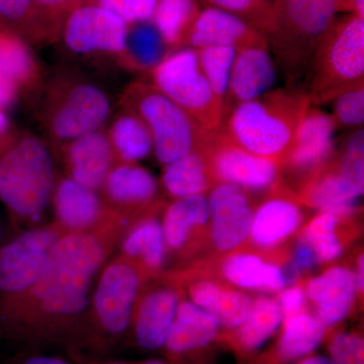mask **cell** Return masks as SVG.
<instances>
[{
    "label": "cell",
    "instance_id": "1",
    "mask_svg": "<svg viewBox=\"0 0 364 364\" xmlns=\"http://www.w3.org/2000/svg\"><path fill=\"white\" fill-rule=\"evenodd\" d=\"M130 222L121 215L97 230L64 234L39 279L0 301V331L32 342H78L87 317L91 287Z\"/></svg>",
    "mask_w": 364,
    "mask_h": 364
},
{
    "label": "cell",
    "instance_id": "2",
    "mask_svg": "<svg viewBox=\"0 0 364 364\" xmlns=\"http://www.w3.org/2000/svg\"><path fill=\"white\" fill-rule=\"evenodd\" d=\"M305 87L289 85L235 107L218 133L242 149L282 164L311 107Z\"/></svg>",
    "mask_w": 364,
    "mask_h": 364
},
{
    "label": "cell",
    "instance_id": "3",
    "mask_svg": "<svg viewBox=\"0 0 364 364\" xmlns=\"http://www.w3.org/2000/svg\"><path fill=\"white\" fill-rule=\"evenodd\" d=\"M148 279L140 268L122 256L107 261L91 294L78 343L102 351L123 339L131 330L136 301Z\"/></svg>",
    "mask_w": 364,
    "mask_h": 364
},
{
    "label": "cell",
    "instance_id": "4",
    "mask_svg": "<svg viewBox=\"0 0 364 364\" xmlns=\"http://www.w3.org/2000/svg\"><path fill=\"white\" fill-rule=\"evenodd\" d=\"M305 77L315 107L364 85V18L353 14L336 18L318 42Z\"/></svg>",
    "mask_w": 364,
    "mask_h": 364
},
{
    "label": "cell",
    "instance_id": "5",
    "mask_svg": "<svg viewBox=\"0 0 364 364\" xmlns=\"http://www.w3.org/2000/svg\"><path fill=\"white\" fill-rule=\"evenodd\" d=\"M55 182L51 152L39 136L18 133L0 152V202L16 217H40L51 202Z\"/></svg>",
    "mask_w": 364,
    "mask_h": 364
},
{
    "label": "cell",
    "instance_id": "6",
    "mask_svg": "<svg viewBox=\"0 0 364 364\" xmlns=\"http://www.w3.org/2000/svg\"><path fill=\"white\" fill-rule=\"evenodd\" d=\"M274 31L268 44L289 85L306 75L314 52L336 20L334 0H272Z\"/></svg>",
    "mask_w": 364,
    "mask_h": 364
},
{
    "label": "cell",
    "instance_id": "7",
    "mask_svg": "<svg viewBox=\"0 0 364 364\" xmlns=\"http://www.w3.org/2000/svg\"><path fill=\"white\" fill-rule=\"evenodd\" d=\"M121 105L136 112L147 124L152 136L153 152L163 165L203 149L215 134L205 130L149 81H136L129 85Z\"/></svg>",
    "mask_w": 364,
    "mask_h": 364
},
{
    "label": "cell",
    "instance_id": "8",
    "mask_svg": "<svg viewBox=\"0 0 364 364\" xmlns=\"http://www.w3.org/2000/svg\"><path fill=\"white\" fill-rule=\"evenodd\" d=\"M42 122L56 143L100 130L112 112L111 100L100 86L74 76H58L46 92Z\"/></svg>",
    "mask_w": 364,
    "mask_h": 364
},
{
    "label": "cell",
    "instance_id": "9",
    "mask_svg": "<svg viewBox=\"0 0 364 364\" xmlns=\"http://www.w3.org/2000/svg\"><path fill=\"white\" fill-rule=\"evenodd\" d=\"M149 74V82L188 112L205 130L219 131L224 111L203 74L198 50L170 52Z\"/></svg>",
    "mask_w": 364,
    "mask_h": 364
},
{
    "label": "cell",
    "instance_id": "10",
    "mask_svg": "<svg viewBox=\"0 0 364 364\" xmlns=\"http://www.w3.org/2000/svg\"><path fill=\"white\" fill-rule=\"evenodd\" d=\"M64 234L53 222L23 232L0 249V301L23 293L39 279Z\"/></svg>",
    "mask_w": 364,
    "mask_h": 364
},
{
    "label": "cell",
    "instance_id": "11",
    "mask_svg": "<svg viewBox=\"0 0 364 364\" xmlns=\"http://www.w3.org/2000/svg\"><path fill=\"white\" fill-rule=\"evenodd\" d=\"M128 31V23L117 14L97 4H83L67 14L60 35L74 54L117 60L126 46Z\"/></svg>",
    "mask_w": 364,
    "mask_h": 364
},
{
    "label": "cell",
    "instance_id": "12",
    "mask_svg": "<svg viewBox=\"0 0 364 364\" xmlns=\"http://www.w3.org/2000/svg\"><path fill=\"white\" fill-rule=\"evenodd\" d=\"M217 183L248 193H267L282 183L279 163L251 154L215 132L205 148Z\"/></svg>",
    "mask_w": 364,
    "mask_h": 364
},
{
    "label": "cell",
    "instance_id": "13",
    "mask_svg": "<svg viewBox=\"0 0 364 364\" xmlns=\"http://www.w3.org/2000/svg\"><path fill=\"white\" fill-rule=\"evenodd\" d=\"M336 129L331 114L311 105L299 127L296 142L280 164V168L298 177L299 186L317 176L335 156Z\"/></svg>",
    "mask_w": 364,
    "mask_h": 364
},
{
    "label": "cell",
    "instance_id": "14",
    "mask_svg": "<svg viewBox=\"0 0 364 364\" xmlns=\"http://www.w3.org/2000/svg\"><path fill=\"white\" fill-rule=\"evenodd\" d=\"M98 193L109 210L130 223L164 207L156 179L138 163H117Z\"/></svg>",
    "mask_w": 364,
    "mask_h": 364
},
{
    "label": "cell",
    "instance_id": "15",
    "mask_svg": "<svg viewBox=\"0 0 364 364\" xmlns=\"http://www.w3.org/2000/svg\"><path fill=\"white\" fill-rule=\"evenodd\" d=\"M181 301V291L174 280H165L153 286L145 282L131 325L141 348L157 350L165 346Z\"/></svg>",
    "mask_w": 364,
    "mask_h": 364
},
{
    "label": "cell",
    "instance_id": "16",
    "mask_svg": "<svg viewBox=\"0 0 364 364\" xmlns=\"http://www.w3.org/2000/svg\"><path fill=\"white\" fill-rule=\"evenodd\" d=\"M250 195L238 186L222 182L210 189L208 223L217 250L229 252L248 238L255 214Z\"/></svg>",
    "mask_w": 364,
    "mask_h": 364
},
{
    "label": "cell",
    "instance_id": "17",
    "mask_svg": "<svg viewBox=\"0 0 364 364\" xmlns=\"http://www.w3.org/2000/svg\"><path fill=\"white\" fill-rule=\"evenodd\" d=\"M41 80L42 69L28 41L0 25V109L13 107Z\"/></svg>",
    "mask_w": 364,
    "mask_h": 364
},
{
    "label": "cell",
    "instance_id": "18",
    "mask_svg": "<svg viewBox=\"0 0 364 364\" xmlns=\"http://www.w3.org/2000/svg\"><path fill=\"white\" fill-rule=\"evenodd\" d=\"M51 202L55 223L65 234L93 231L119 215L109 210L100 193L68 176L56 179Z\"/></svg>",
    "mask_w": 364,
    "mask_h": 364
},
{
    "label": "cell",
    "instance_id": "19",
    "mask_svg": "<svg viewBox=\"0 0 364 364\" xmlns=\"http://www.w3.org/2000/svg\"><path fill=\"white\" fill-rule=\"evenodd\" d=\"M277 81V66L268 41L237 50L225 117L237 105L262 97Z\"/></svg>",
    "mask_w": 364,
    "mask_h": 364
},
{
    "label": "cell",
    "instance_id": "20",
    "mask_svg": "<svg viewBox=\"0 0 364 364\" xmlns=\"http://www.w3.org/2000/svg\"><path fill=\"white\" fill-rule=\"evenodd\" d=\"M67 176L74 181L100 191L114 165L119 163L107 132H91L62 146Z\"/></svg>",
    "mask_w": 364,
    "mask_h": 364
},
{
    "label": "cell",
    "instance_id": "21",
    "mask_svg": "<svg viewBox=\"0 0 364 364\" xmlns=\"http://www.w3.org/2000/svg\"><path fill=\"white\" fill-rule=\"evenodd\" d=\"M254 214L250 237L254 245L262 249L277 247L299 229L303 223V208L298 196L279 184Z\"/></svg>",
    "mask_w": 364,
    "mask_h": 364
},
{
    "label": "cell",
    "instance_id": "22",
    "mask_svg": "<svg viewBox=\"0 0 364 364\" xmlns=\"http://www.w3.org/2000/svg\"><path fill=\"white\" fill-rule=\"evenodd\" d=\"M141 215L132 221L119 243L117 255L140 268L148 279L159 275L167 258L160 210Z\"/></svg>",
    "mask_w": 364,
    "mask_h": 364
},
{
    "label": "cell",
    "instance_id": "23",
    "mask_svg": "<svg viewBox=\"0 0 364 364\" xmlns=\"http://www.w3.org/2000/svg\"><path fill=\"white\" fill-rule=\"evenodd\" d=\"M267 41L252 26L224 9L208 6L200 11L189 33L186 47L200 50L232 47L236 50Z\"/></svg>",
    "mask_w": 364,
    "mask_h": 364
},
{
    "label": "cell",
    "instance_id": "24",
    "mask_svg": "<svg viewBox=\"0 0 364 364\" xmlns=\"http://www.w3.org/2000/svg\"><path fill=\"white\" fill-rule=\"evenodd\" d=\"M306 296L316 305V318L325 328L341 323L348 316L358 294L355 275L346 267H333L313 277Z\"/></svg>",
    "mask_w": 364,
    "mask_h": 364
},
{
    "label": "cell",
    "instance_id": "25",
    "mask_svg": "<svg viewBox=\"0 0 364 364\" xmlns=\"http://www.w3.org/2000/svg\"><path fill=\"white\" fill-rule=\"evenodd\" d=\"M219 330V322L214 316L193 301L181 299L164 346L171 358L170 363L177 364L184 356L212 343Z\"/></svg>",
    "mask_w": 364,
    "mask_h": 364
},
{
    "label": "cell",
    "instance_id": "26",
    "mask_svg": "<svg viewBox=\"0 0 364 364\" xmlns=\"http://www.w3.org/2000/svg\"><path fill=\"white\" fill-rule=\"evenodd\" d=\"M161 222L167 254L186 255L191 252L196 235L210 222L207 196L176 198L163 208Z\"/></svg>",
    "mask_w": 364,
    "mask_h": 364
},
{
    "label": "cell",
    "instance_id": "27",
    "mask_svg": "<svg viewBox=\"0 0 364 364\" xmlns=\"http://www.w3.org/2000/svg\"><path fill=\"white\" fill-rule=\"evenodd\" d=\"M191 301L214 316L220 326L238 329L250 315L253 301L247 294L226 289L212 280H198L188 289Z\"/></svg>",
    "mask_w": 364,
    "mask_h": 364
},
{
    "label": "cell",
    "instance_id": "28",
    "mask_svg": "<svg viewBox=\"0 0 364 364\" xmlns=\"http://www.w3.org/2000/svg\"><path fill=\"white\" fill-rule=\"evenodd\" d=\"M332 161L317 176L299 186L298 196L301 202L320 212L330 213L341 220L349 219L358 212L359 198L337 176Z\"/></svg>",
    "mask_w": 364,
    "mask_h": 364
},
{
    "label": "cell",
    "instance_id": "29",
    "mask_svg": "<svg viewBox=\"0 0 364 364\" xmlns=\"http://www.w3.org/2000/svg\"><path fill=\"white\" fill-rule=\"evenodd\" d=\"M205 148L164 165L162 186L174 200L205 196L217 184Z\"/></svg>",
    "mask_w": 364,
    "mask_h": 364
},
{
    "label": "cell",
    "instance_id": "30",
    "mask_svg": "<svg viewBox=\"0 0 364 364\" xmlns=\"http://www.w3.org/2000/svg\"><path fill=\"white\" fill-rule=\"evenodd\" d=\"M107 132L117 161L138 163L153 151L149 129L130 107L121 105Z\"/></svg>",
    "mask_w": 364,
    "mask_h": 364
},
{
    "label": "cell",
    "instance_id": "31",
    "mask_svg": "<svg viewBox=\"0 0 364 364\" xmlns=\"http://www.w3.org/2000/svg\"><path fill=\"white\" fill-rule=\"evenodd\" d=\"M222 274L241 289L280 291L287 286L282 268L250 253L230 255L223 262Z\"/></svg>",
    "mask_w": 364,
    "mask_h": 364
},
{
    "label": "cell",
    "instance_id": "32",
    "mask_svg": "<svg viewBox=\"0 0 364 364\" xmlns=\"http://www.w3.org/2000/svg\"><path fill=\"white\" fill-rule=\"evenodd\" d=\"M170 53L152 21L129 25L126 46L117 63L132 72L150 73Z\"/></svg>",
    "mask_w": 364,
    "mask_h": 364
},
{
    "label": "cell",
    "instance_id": "33",
    "mask_svg": "<svg viewBox=\"0 0 364 364\" xmlns=\"http://www.w3.org/2000/svg\"><path fill=\"white\" fill-rule=\"evenodd\" d=\"M200 11L198 0H158L151 21L170 52L186 47Z\"/></svg>",
    "mask_w": 364,
    "mask_h": 364
},
{
    "label": "cell",
    "instance_id": "34",
    "mask_svg": "<svg viewBox=\"0 0 364 364\" xmlns=\"http://www.w3.org/2000/svg\"><path fill=\"white\" fill-rule=\"evenodd\" d=\"M277 354L284 363L299 361L311 355L325 337L324 326L305 312L284 318Z\"/></svg>",
    "mask_w": 364,
    "mask_h": 364
},
{
    "label": "cell",
    "instance_id": "35",
    "mask_svg": "<svg viewBox=\"0 0 364 364\" xmlns=\"http://www.w3.org/2000/svg\"><path fill=\"white\" fill-rule=\"evenodd\" d=\"M0 25L26 40L53 39L60 33L36 0H0Z\"/></svg>",
    "mask_w": 364,
    "mask_h": 364
},
{
    "label": "cell",
    "instance_id": "36",
    "mask_svg": "<svg viewBox=\"0 0 364 364\" xmlns=\"http://www.w3.org/2000/svg\"><path fill=\"white\" fill-rule=\"evenodd\" d=\"M284 322L282 309L275 299L260 296L253 301L250 315L238 328L237 340L245 350L263 346Z\"/></svg>",
    "mask_w": 364,
    "mask_h": 364
},
{
    "label": "cell",
    "instance_id": "37",
    "mask_svg": "<svg viewBox=\"0 0 364 364\" xmlns=\"http://www.w3.org/2000/svg\"><path fill=\"white\" fill-rule=\"evenodd\" d=\"M340 221L335 215L320 212L301 232L299 240L310 248L317 264L338 259L343 254V244L337 233Z\"/></svg>",
    "mask_w": 364,
    "mask_h": 364
},
{
    "label": "cell",
    "instance_id": "38",
    "mask_svg": "<svg viewBox=\"0 0 364 364\" xmlns=\"http://www.w3.org/2000/svg\"><path fill=\"white\" fill-rule=\"evenodd\" d=\"M332 167L345 186L360 198L364 191L363 128L355 129L336 150Z\"/></svg>",
    "mask_w": 364,
    "mask_h": 364
},
{
    "label": "cell",
    "instance_id": "39",
    "mask_svg": "<svg viewBox=\"0 0 364 364\" xmlns=\"http://www.w3.org/2000/svg\"><path fill=\"white\" fill-rule=\"evenodd\" d=\"M198 52L203 74L225 112L237 50L232 47H210Z\"/></svg>",
    "mask_w": 364,
    "mask_h": 364
},
{
    "label": "cell",
    "instance_id": "40",
    "mask_svg": "<svg viewBox=\"0 0 364 364\" xmlns=\"http://www.w3.org/2000/svg\"><path fill=\"white\" fill-rule=\"evenodd\" d=\"M205 4L238 16L267 39L274 31L272 0H207Z\"/></svg>",
    "mask_w": 364,
    "mask_h": 364
},
{
    "label": "cell",
    "instance_id": "41",
    "mask_svg": "<svg viewBox=\"0 0 364 364\" xmlns=\"http://www.w3.org/2000/svg\"><path fill=\"white\" fill-rule=\"evenodd\" d=\"M331 116L337 127L363 128L364 85L345 91L333 100Z\"/></svg>",
    "mask_w": 364,
    "mask_h": 364
},
{
    "label": "cell",
    "instance_id": "42",
    "mask_svg": "<svg viewBox=\"0 0 364 364\" xmlns=\"http://www.w3.org/2000/svg\"><path fill=\"white\" fill-rule=\"evenodd\" d=\"M158 0H97L95 4L117 14L128 25L152 21Z\"/></svg>",
    "mask_w": 364,
    "mask_h": 364
},
{
    "label": "cell",
    "instance_id": "43",
    "mask_svg": "<svg viewBox=\"0 0 364 364\" xmlns=\"http://www.w3.org/2000/svg\"><path fill=\"white\" fill-rule=\"evenodd\" d=\"M329 353L334 364H364L363 339L354 333H337L330 341Z\"/></svg>",
    "mask_w": 364,
    "mask_h": 364
},
{
    "label": "cell",
    "instance_id": "44",
    "mask_svg": "<svg viewBox=\"0 0 364 364\" xmlns=\"http://www.w3.org/2000/svg\"><path fill=\"white\" fill-rule=\"evenodd\" d=\"M284 318L304 313L306 304V291L301 287H289L280 291L277 301Z\"/></svg>",
    "mask_w": 364,
    "mask_h": 364
},
{
    "label": "cell",
    "instance_id": "45",
    "mask_svg": "<svg viewBox=\"0 0 364 364\" xmlns=\"http://www.w3.org/2000/svg\"><path fill=\"white\" fill-rule=\"evenodd\" d=\"M41 11L61 32L62 23L71 11L69 0H36Z\"/></svg>",
    "mask_w": 364,
    "mask_h": 364
},
{
    "label": "cell",
    "instance_id": "46",
    "mask_svg": "<svg viewBox=\"0 0 364 364\" xmlns=\"http://www.w3.org/2000/svg\"><path fill=\"white\" fill-rule=\"evenodd\" d=\"M18 134L4 109H0V152L13 142Z\"/></svg>",
    "mask_w": 364,
    "mask_h": 364
},
{
    "label": "cell",
    "instance_id": "47",
    "mask_svg": "<svg viewBox=\"0 0 364 364\" xmlns=\"http://www.w3.org/2000/svg\"><path fill=\"white\" fill-rule=\"evenodd\" d=\"M355 275L356 287H358V293H363L364 289V256L361 253L358 256V262H356V272H354Z\"/></svg>",
    "mask_w": 364,
    "mask_h": 364
},
{
    "label": "cell",
    "instance_id": "48",
    "mask_svg": "<svg viewBox=\"0 0 364 364\" xmlns=\"http://www.w3.org/2000/svg\"><path fill=\"white\" fill-rule=\"evenodd\" d=\"M23 364H71L64 359L53 358V356H33L28 358Z\"/></svg>",
    "mask_w": 364,
    "mask_h": 364
},
{
    "label": "cell",
    "instance_id": "49",
    "mask_svg": "<svg viewBox=\"0 0 364 364\" xmlns=\"http://www.w3.org/2000/svg\"><path fill=\"white\" fill-rule=\"evenodd\" d=\"M296 364H334L330 356L314 355L301 359Z\"/></svg>",
    "mask_w": 364,
    "mask_h": 364
},
{
    "label": "cell",
    "instance_id": "50",
    "mask_svg": "<svg viewBox=\"0 0 364 364\" xmlns=\"http://www.w3.org/2000/svg\"><path fill=\"white\" fill-rule=\"evenodd\" d=\"M349 9H350L349 13L364 18V0H350Z\"/></svg>",
    "mask_w": 364,
    "mask_h": 364
},
{
    "label": "cell",
    "instance_id": "51",
    "mask_svg": "<svg viewBox=\"0 0 364 364\" xmlns=\"http://www.w3.org/2000/svg\"><path fill=\"white\" fill-rule=\"evenodd\" d=\"M97 0H69L70 2L71 9L74 7L83 6V4H95Z\"/></svg>",
    "mask_w": 364,
    "mask_h": 364
},
{
    "label": "cell",
    "instance_id": "52",
    "mask_svg": "<svg viewBox=\"0 0 364 364\" xmlns=\"http://www.w3.org/2000/svg\"><path fill=\"white\" fill-rule=\"evenodd\" d=\"M88 364H136V363H127V361H91Z\"/></svg>",
    "mask_w": 364,
    "mask_h": 364
},
{
    "label": "cell",
    "instance_id": "53",
    "mask_svg": "<svg viewBox=\"0 0 364 364\" xmlns=\"http://www.w3.org/2000/svg\"><path fill=\"white\" fill-rule=\"evenodd\" d=\"M136 364H172L167 363V361L160 360V359H149V360L141 361V363H136Z\"/></svg>",
    "mask_w": 364,
    "mask_h": 364
},
{
    "label": "cell",
    "instance_id": "54",
    "mask_svg": "<svg viewBox=\"0 0 364 364\" xmlns=\"http://www.w3.org/2000/svg\"><path fill=\"white\" fill-rule=\"evenodd\" d=\"M1 238H2V230H1V227H0V241H1Z\"/></svg>",
    "mask_w": 364,
    "mask_h": 364
},
{
    "label": "cell",
    "instance_id": "55",
    "mask_svg": "<svg viewBox=\"0 0 364 364\" xmlns=\"http://www.w3.org/2000/svg\"><path fill=\"white\" fill-rule=\"evenodd\" d=\"M198 1H203V2H205H205H207V0H198Z\"/></svg>",
    "mask_w": 364,
    "mask_h": 364
}]
</instances>
